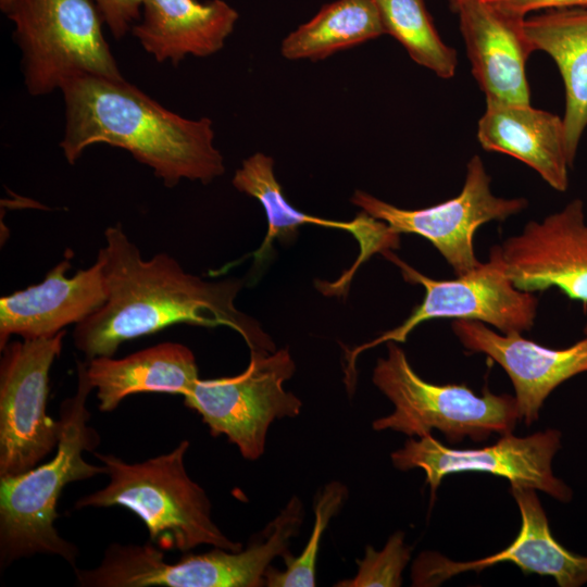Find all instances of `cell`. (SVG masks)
Listing matches in <instances>:
<instances>
[{"label":"cell","mask_w":587,"mask_h":587,"mask_svg":"<svg viewBox=\"0 0 587 587\" xmlns=\"http://www.w3.org/2000/svg\"><path fill=\"white\" fill-rule=\"evenodd\" d=\"M93 390L86 363H77V389L60 407L62 425L54 457L17 475L0 477V555L2 564L37 553L54 554L76 569L77 548L54 526L63 488L77 480L105 474L104 465L88 463L84 451H93L99 436L88 426L86 408Z\"/></svg>","instance_id":"3"},{"label":"cell","mask_w":587,"mask_h":587,"mask_svg":"<svg viewBox=\"0 0 587 587\" xmlns=\"http://www.w3.org/2000/svg\"><path fill=\"white\" fill-rule=\"evenodd\" d=\"M65 335L10 340L0 349V477L35 467L59 444L61 421L47 414V401Z\"/></svg>","instance_id":"9"},{"label":"cell","mask_w":587,"mask_h":587,"mask_svg":"<svg viewBox=\"0 0 587 587\" xmlns=\"http://www.w3.org/2000/svg\"><path fill=\"white\" fill-rule=\"evenodd\" d=\"M412 548L404 544L402 532L394 533L380 551L367 546L357 575L335 584L337 587H399L402 572L411 558Z\"/></svg>","instance_id":"25"},{"label":"cell","mask_w":587,"mask_h":587,"mask_svg":"<svg viewBox=\"0 0 587 587\" xmlns=\"http://www.w3.org/2000/svg\"><path fill=\"white\" fill-rule=\"evenodd\" d=\"M511 494L522 520L520 532L511 545L489 557L466 562L424 551L412 565V585L438 586L455 575L467 571L480 572L501 562H511L524 574L551 576L560 587L587 584V555L567 550L552 536L536 490L511 486Z\"/></svg>","instance_id":"13"},{"label":"cell","mask_w":587,"mask_h":587,"mask_svg":"<svg viewBox=\"0 0 587 587\" xmlns=\"http://www.w3.org/2000/svg\"><path fill=\"white\" fill-rule=\"evenodd\" d=\"M490 183L482 158L475 154L466 164L461 192L438 204L402 209L362 190L354 191L351 202L396 234H415L427 239L459 276L480 263L473 245L477 229L490 221L515 215L528 205L525 198L495 196Z\"/></svg>","instance_id":"10"},{"label":"cell","mask_w":587,"mask_h":587,"mask_svg":"<svg viewBox=\"0 0 587 587\" xmlns=\"http://www.w3.org/2000/svg\"><path fill=\"white\" fill-rule=\"evenodd\" d=\"M112 36L120 40L140 20L142 0H93Z\"/></svg>","instance_id":"26"},{"label":"cell","mask_w":587,"mask_h":587,"mask_svg":"<svg viewBox=\"0 0 587 587\" xmlns=\"http://www.w3.org/2000/svg\"><path fill=\"white\" fill-rule=\"evenodd\" d=\"M189 446L183 440L167 453L136 463L95 452L109 484L79 498L75 508H126L146 525L149 542L163 551L187 552L200 545L241 550V542L229 539L214 523L204 489L187 474L184 458Z\"/></svg>","instance_id":"4"},{"label":"cell","mask_w":587,"mask_h":587,"mask_svg":"<svg viewBox=\"0 0 587 587\" xmlns=\"http://www.w3.org/2000/svg\"><path fill=\"white\" fill-rule=\"evenodd\" d=\"M71 255L55 264L42 282L0 298V349L12 336L52 337L78 324L107 300L99 261L68 276Z\"/></svg>","instance_id":"15"},{"label":"cell","mask_w":587,"mask_h":587,"mask_svg":"<svg viewBox=\"0 0 587 587\" xmlns=\"http://www.w3.org/2000/svg\"><path fill=\"white\" fill-rule=\"evenodd\" d=\"M523 27L533 50L549 54L562 77L565 93L562 120L573 167L587 127V7L547 10L526 17Z\"/></svg>","instance_id":"21"},{"label":"cell","mask_w":587,"mask_h":587,"mask_svg":"<svg viewBox=\"0 0 587 587\" xmlns=\"http://www.w3.org/2000/svg\"><path fill=\"white\" fill-rule=\"evenodd\" d=\"M98 408L111 412L128 396L142 392L187 395L197 380L193 352L178 342H162L125 358L97 357L86 363Z\"/></svg>","instance_id":"20"},{"label":"cell","mask_w":587,"mask_h":587,"mask_svg":"<svg viewBox=\"0 0 587 587\" xmlns=\"http://www.w3.org/2000/svg\"><path fill=\"white\" fill-rule=\"evenodd\" d=\"M60 90L65 113L60 148L70 164L88 147L105 143L129 152L168 188L182 179L208 184L224 174L209 117L180 116L124 77L76 76Z\"/></svg>","instance_id":"2"},{"label":"cell","mask_w":587,"mask_h":587,"mask_svg":"<svg viewBox=\"0 0 587 587\" xmlns=\"http://www.w3.org/2000/svg\"><path fill=\"white\" fill-rule=\"evenodd\" d=\"M464 1V0H448L449 2V5H450V9L455 12L457 8L459 7V4Z\"/></svg>","instance_id":"29"},{"label":"cell","mask_w":587,"mask_h":587,"mask_svg":"<svg viewBox=\"0 0 587 587\" xmlns=\"http://www.w3.org/2000/svg\"><path fill=\"white\" fill-rule=\"evenodd\" d=\"M384 34L375 0H336L288 34L280 53L288 60L319 61Z\"/></svg>","instance_id":"22"},{"label":"cell","mask_w":587,"mask_h":587,"mask_svg":"<svg viewBox=\"0 0 587 587\" xmlns=\"http://www.w3.org/2000/svg\"><path fill=\"white\" fill-rule=\"evenodd\" d=\"M451 329L471 352L483 353L508 374L515 391L520 421L530 425L549 395L567 379L587 373V325L570 347L551 349L520 333L502 334L478 321L452 320Z\"/></svg>","instance_id":"14"},{"label":"cell","mask_w":587,"mask_h":587,"mask_svg":"<svg viewBox=\"0 0 587 587\" xmlns=\"http://www.w3.org/2000/svg\"><path fill=\"white\" fill-rule=\"evenodd\" d=\"M483 149L511 155L525 163L553 189L565 191L569 170L562 117L530 103L486 101L477 124Z\"/></svg>","instance_id":"19"},{"label":"cell","mask_w":587,"mask_h":587,"mask_svg":"<svg viewBox=\"0 0 587 587\" xmlns=\"http://www.w3.org/2000/svg\"><path fill=\"white\" fill-rule=\"evenodd\" d=\"M509 15L526 18L528 13L541 10L587 7V0H486Z\"/></svg>","instance_id":"27"},{"label":"cell","mask_w":587,"mask_h":587,"mask_svg":"<svg viewBox=\"0 0 587 587\" xmlns=\"http://www.w3.org/2000/svg\"><path fill=\"white\" fill-rule=\"evenodd\" d=\"M104 239L96 260L102 268L107 300L73 332L74 346L87 360L113 357L125 341L182 323L226 326L250 350H276L260 324L235 307L240 279L204 280L185 272L165 252L143 259L118 223L104 230Z\"/></svg>","instance_id":"1"},{"label":"cell","mask_w":587,"mask_h":587,"mask_svg":"<svg viewBox=\"0 0 587 587\" xmlns=\"http://www.w3.org/2000/svg\"><path fill=\"white\" fill-rule=\"evenodd\" d=\"M472 73L486 101L530 103L525 65L534 52L524 20L486 0H464L457 8Z\"/></svg>","instance_id":"16"},{"label":"cell","mask_w":587,"mask_h":587,"mask_svg":"<svg viewBox=\"0 0 587 587\" xmlns=\"http://www.w3.org/2000/svg\"><path fill=\"white\" fill-rule=\"evenodd\" d=\"M348 497L347 487L340 482H330L320 490L314 502V525L312 534L298 555L289 552L283 558L286 569L278 571L270 566L265 574L268 587H313L315 586V565L321 538L329 521L344 505Z\"/></svg>","instance_id":"24"},{"label":"cell","mask_w":587,"mask_h":587,"mask_svg":"<svg viewBox=\"0 0 587 587\" xmlns=\"http://www.w3.org/2000/svg\"><path fill=\"white\" fill-rule=\"evenodd\" d=\"M560 448L561 433L554 428L525 437L511 433L492 446L477 449L449 448L428 434L419 439L409 438L390 458L399 471L425 472L432 502L447 475L463 472L490 473L507 478L511 486L533 488L570 502L573 490L552 471V460Z\"/></svg>","instance_id":"11"},{"label":"cell","mask_w":587,"mask_h":587,"mask_svg":"<svg viewBox=\"0 0 587 587\" xmlns=\"http://www.w3.org/2000/svg\"><path fill=\"white\" fill-rule=\"evenodd\" d=\"M382 254L399 267L407 283L424 287L425 295L402 324L347 350L345 372L348 390L354 388L359 354L383 342H404L421 323L438 319L478 321L502 334H522L534 326L538 298L534 292L520 290L513 285L505 272L499 246L491 248L487 262H480L470 272L450 280H438L422 274L392 250Z\"/></svg>","instance_id":"7"},{"label":"cell","mask_w":587,"mask_h":587,"mask_svg":"<svg viewBox=\"0 0 587 587\" xmlns=\"http://www.w3.org/2000/svg\"><path fill=\"white\" fill-rule=\"evenodd\" d=\"M16 0H0V9L4 14H8Z\"/></svg>","instance_id":"28"},{"label":"cell","mask_w":587,"mask_h":587,"mask_svg":"<svg viewBox=\"0 0 587 587\" xmlns=\"http://www.w3.org/2000/svg\"><path fill=\"white\" fill-rule=\"evenodd\" d=\"M375 3L385 34L400 42L415 63L440 78L454 76L457 52L439 36L425 0H375Z\"/></svg>","instance_id":"23"},{"label":"cell","mask_w":587,"mask_h":587,"mask_svg":"<svg viewBox=\"0 0 587 587\" xmlns=\"http://www.w3.org/2000/svg\"><path fill=\"white\" fill-rule=\"evenodd\" d=\"M7 15L30 96L51 93L76 76L123 77L93 0H16Z\"/></svg>","instance_id":"6"},{"label":"cell","mask_w":587,"mask_h":587,"mask_svg":"<svg viewBox=\"0 0 587 587\" xmlns=\"http://www.w3.org/2000/svg\"><path fill=\"white\" fill-rule=\"evenodd\" d=\"M372 379L395 409L373 422L375 430L392 429L420 438L438 429L457 444L465 437L484 441L494 434H511L520 421L514 396L495 395L487 387L477 396L465 384L428 383L395 341H387V357L377 360Z\"/></svg>","instance_id":"5"},{"label":"cell","mask_w":587,"mask_h":587,"mask_svg":"<svg viewBox=\"0 0 587 587\" xmlns=\"http://www.w3.org/2000/svg\"><path fill=\"white\" fill-rule=\"evenodd\" d=\"M233 186L257 199L263 207L267 220V232L261 246L254 251L255 262L264 260L271 251L274 240L288 242L294 240L303 225L346 229L351 233L360 246V254L345 278L351 276L374 253L399 248V234L389 226L362 211L353 221H334L310 215L290 204L274 173V160L262 152H255L242 161L232 179Z\"/></svg>","instance_id":"17"},{"label":"cell","mask_w":587,"mask_h":587,"mask_svg":"<svg viewBox=\"0 0 587 587\" xmlns=\"http://www.w3.org/2000/svg\"><path fill=\"white\" fill-rule=\"evenodd\" d=\"M505 272L520 290L558 288L587 304V222L584 201L573 199L500 246Z\"/></svg>","instance_id":"12"},{"label":"cell","mask_w":587,"mask_h":587,"mask_svg":"<svg viewBox=\"0 0 587 587\" xmlns=\"http://www.w3.org/2000/svg\"><path fill=\"white\" fill-rule=\"evenodd\" d=\"M238 18L224 0H142L132 33L157 62L177 65L187 55L207 58L223 49Z\"/></svg>","instance_id":"18"},{"label":"cell","mask_w":587,"mask_h":587,"mask_svg":"<svg viewBox=\"0 0 587 587\" xmlns=\"http://www.w3.org/2000/svg\"><path fill=\"white\" fill-rule=\"evenodd\" d=\"M295 370L288 348L250 350L243 372L199 378L184 403L201 415L212 436L225 435L245 459L254 461L264 452L272 422L296 417L301 411V400L284 387Z\"/></svg>","instance_id":"8"}]
</instances>
